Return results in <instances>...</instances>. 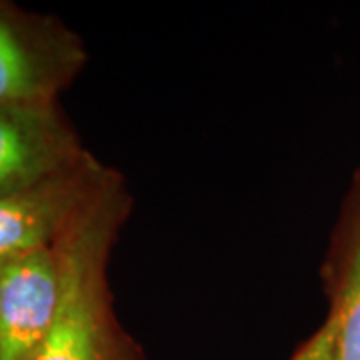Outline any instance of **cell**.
<instances>
[{
	"instance_id": "4",
	"label": "cell",
	"mask_w": 360,
	"mask_h": 360,
	"mask_svg": "<svg viewBox=\"0 0 360 360\" xmlns=\"http://www.w3.org/2000/svg\"><path fill=\"white\" fill-rule=\"evenodd\" d=\"M115 168L90 155L78 167L32 188L0 196V258L54 246L78 212L101 193Z\"/></svg>"
},
{
	"instance_id": "6",
	"label": "cell",
	"mask_w": 360,
	"mask_h": 360,
	"mask_svg": "<svg viewBox=\"0 0 360 360\" xmlns=\"http://www.w3.org/2000/svg\"><path fill=\"white\" fill-rule=\"evenodd\" d=\"M310 345L321 360H360V243L335 307Z\"/></svg>"
},
{
	"instance_id": "3",
	"label": "cell",
	"mask_w": 360,
	"mask_h": 360,
	"mask_svg": "<svg viewBox=\"0 0 360 360\" xmlns=\"http://www.w3.org/2000/svg\"><path fill=\"white\" fill-rule=\"evenodd\" d=\"M90 155L60 103L0 104V196L58 176Z\"/></svg>"
},
{
	"instance_id": "5",
	"label": "cell",
	"mask_w": 360,
	"mask_h": 360,
	"mask_svg": "<svg viewBox=\"0 0 360 360\" xmlns=\"http://www.w3.org/2000/svg\"><path fill=\"white\" fill-rule=\"evenodd\" d=\"M63 295L56 246L0 258V360H37Z\"/></svg>"
},
{
	"instance_id": "1",
	"label": "cell",
	"mask_w": 360,
	"mask_h": 360,
	"mask_svg": "<svg viewBox=\"0 0 360 360\" xmlns=\"http://www.w3.org/2000/svg\"><path fill=\"white\" fill-rule=\"evenodd\" d=\"M132 208L129 184L116 170L54 243L63 295L51 336L37 360H146L118 321L108 262Z\"/></svg>"
},
{
	"instance_id": "2",
	"label": "cell",
	"mask_w": 360,
	"mask_h": 360,
	"mask_svg": "<svg viewBox=\"0 0 360 360\" xmlns=\"http://www.w3.org/2000/svg\"><path fill=\"white\" fill-rule=\"evenodd\" d=\"M86 60L84 40L60 18L0 0V104L58 103Z\"/></svg>"
}]
</instances>
